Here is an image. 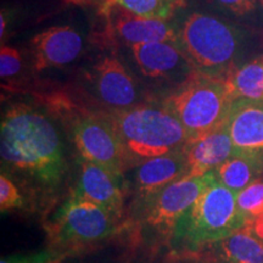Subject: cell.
Returning a JSON list of instances; mask_svg holds the SVG:
<instances>
[{
    "label": "cell",
    "mask_w": 263,
    "mask_h": 263,
    "mask_svg": "<svg viewBox=\"0 0 263 263\" xmlns=\"http://www.w3.org/2000/svg\"><path fill=\"white\" fill-rule=\"evenodd\" d=\"M236 205L251 224L263 213V178L256 179L244 190L236 194Z\"/></svg>",
    "instance_id": "obj_21"
},
{
    "label": "cell",
    "mask_w": 263,
    "mask_h": 263,
    "mask_svg": "<svg viewBox=\"0 0 263 263\" xmlns=\"http://www.w3.org/2000/svg\"><path fill=\"white\" fill-rule=\"evenodd\" d=\"M94 85L98 98L112 110H126L139 105L136 82L116 58H105L95 66Z\"/></svg>",
    "instance_id": "obj_12"
},
{
    "label": "cell",
    "mask_w": 263,
    "mask_h": 263,
    "mask_svg": "<svg viewBox=\"0 0 263 263\" xmlns=\"http://www.w3.org/2000/svg\"><path fill=\"white\" fill-rule=\"evenodd\" d=\"M213 2L232 14L242 16L254 11L257 0H213Z\"/></svg>",
    "instance_id": "obj_25"
},
{
    "label": "cell",
    "mask_w": 263,
    "mask_h": 263,
    "mask_svg": "<svg viewBox=\"0 0 263 263\" xmlns=\"http://www.w3.org/2000/svg\"><path fill=\"white\" fill-rule=\"evenodd\" d=\"M114 27L118 37L129 47L141 43L178 41L174 28L163 20L138 16L118 5Z\"/></svg>",
    "instance_id": "obj_16"
},
{
    "label": "cell",
    "mask_w": 263,
    "mask_h": 263,
    "mask_svg": "<svg viewBox=\"0 0 263 263\" xmlns=\"http://www.w3.org/2000/svg\"><path fill=\"white\" fill-rule=\"evenodd\" d=\"M188 173L184 147L164 155L151 157L138 164L134 172V189L140 201H147Z\"/></svg>",
    "instance_id": "obj_10"
},
{
    "label": "cell",
    "mask_w": 263,
    "mask_h": 263,
    "mask_svg": "<svg viewBox=\"0 0 263 263\" xmlns=\"http://www.w3.org/2000/svg\"><path fill=\"white\" fill-rule=\"evenodd\" d=\"M2 172L17 176L42 201L54 200L67 177V162L57 126L25 104L9 107L0 128Z\"/></svg>",
    "instance_id": "obj_1"
},
{
    "label": "cell",
    "mask_w": 263,
    "mask_h": 263,
    "mask_svg": "<svg viewBox=\"0 0 263 263\" xmlns=\"http://www.w3.org/2000/svg\"><path fill=\"white\" fill-rule=\"evenodd\" d=\"M72 194L121 216L124 201L123 174L82 159L78 182Z\"/></svg>",
    "instance_id": "obj_9"
},
{
    "label": "cell",
    "mask_w": 263,
    "mask_h": 263,
    "mask_svg": "<svg viewBox=\"0 0 263 263\" xmlns=\"http://www.w3.org/2000/svg\"><path fill=\"white\" fill-rule=\"evenodd\" d=\"M215 177V170L200 177H183L146 201L144 218L149 228L172 234L180 217L192 207Z\"/></svg>",
    "instance_id": "obj_8"
},
{
    "label": "cell",
    "mask_w": 263,
    "mask_h": 263,
    "mask_svg": "<svg viewBox=\"0 0 263 263\" xmlns=\"http://www.w3.org/2000/svg\"><path fill=\"white\" fill-rule=\"evenodd\" d=\"M252 233L263 242V213L250 224Z\"/></svg>",
    "instance_id": "obj_26"
},
{
    "label": "cell",
    "mask_w": 263,
    "mask_h": 263,
    "mask_svg": "<svg viewBox=\"0 0 263 263\" xmlns=\"http://www.w3.org/2000/svg\"><path fill=\"white\" fill-rule=\"evenodd\" d=\"M0 263H60V256L54 250H45L32 255L9 256L2 258Z\"/></svg>",
    "instance_id": "obj_24"
},
{
    "label": "cell",
    "mask_w": 263,
    "mask_h": 263,
    "mask_svg": "<svg viewBox=\"0 0 263 263\" xmlns=\"http://www.w3.org/2000/svg\"><path fill=\"white\" fill-rule=\"evenodd\" d=\"M82 48L80 33L70 26L49 28L32 39L33 68L39 72L70 64L78 58Z\"/></svg>",
    "instance_id": "obj_11"
},
{
    "label": "cell",
    "mask_w": 263,
    "mask_h": 263,
    "mask_svg": "<svg viewBox=\"0 0 263 263\" xmlns=\"http://www.w3.org/2000/svg\"><path fill=\"white\" fill-rule=\"evenodd\" d=\"M114 4L132 14L156 20H170L176 11L185 5V0H111Z\"/></svg>",
    "instance_id": "obj_20"
},
{
    "label": "cell",
    "mask_w": 263,
    "mask_h": 263,
    "mask_svg": "<svg viewBox=\"0 0 263 263\" xmlns=\"http://www.w3.org/2000/svg\"><path fill=\"white\" fill-rule=\"evenodd\" d=\"M71 133L82 159L120 174L133 166L117 132L105 115H80L72 122Z\"/></svg>",
    "instance_id": "obj_7"
},
{
    "label": "cell",
    "mask_w": 263,
    "mask_h": 263,
    "mask_svg": "<svg viewBox=\"0 0 263 263\" xmlns=\"http://www.w3.org/2000/svg\"><path fill=\"white\" fill-rule=\"evenodd\" d=\"M22 57L15 48L3 45L0 49V76L2 78L14 77L21 71Z\"/></svg>",
    "instance_id": "obj_23"
},
{
    "label": "cell",
    "mask_w": 263,
    "mask_h": 263,
    "mask_svg": "<svg viewBox=\"0 0 263 263\" xmlns=\"http://www.w3.org/2000/svg\"><path fill=\"white\" fill-rule=\"evenodd\" d=\"M235 100L228 78L194 71L163 104L179 118L190 143L221 127Z\"/></svg>",
    "instance_id": "obj_4"
},
{
    "label": "cell",
    "mask_w": 263,
    "mask_h": 263,
    "mask_svg": "<svg viewBox=\"0 0 263 263\" xmlns=\"http://www.w3.org/2000/svg\"><path fill=\"white\" fill-rule=\"evenodd\" d=\"M130 49L140 71L149 78H171L193 68L178 41L141 43Z\"/></svg>",
    "instance_id": "obj_15"
},
{
    "label": "cell",
    "mask_w": 263,
    "mask_h": 263,
    "mask_svg": "<svg viewBox=\"0 0 263 263\" xmlns=\"http://www.w3.org/2000/svg\"><path fill=\"white\" fill-rule=\"evenodd\" d=\"M236 205V194L215 177L174 226L171 244L179 255H196L207 246L249 226Z\"/></svg>",
    "instance_id": "obj_2"
},
{
    "label": "cell",
    "mask_w": 263,
    "mask_h": 263,
    "mask_svg": "<svg viewBox=\"0 0 263 263\" xmlns=\"http://www.w3.org/2000/svg\"><path fill=\"white\" fill-rule=\"evenodd\" d=\"M201 252L212 254L218 263H263V242L252 233L250 224L197 254Z\"/></svg>",
    "instance_id": "obj_17"
},
{
    "label": "cell",
    "mask_w": 263,
    "mask_h": 263,
    "mask_svg": "<svg viewBox=\"0 0 263 263\" xmlns=\"http://www.w3.org/2000/svg\"><path fill=\"white\" fill-rule=\"evenodd\" d=\"M217 178L226 188L238 194L261 178L263 173V154L235 151L226 162L215 170Z\"/></svg>",
    "instance_id": "obj_18"
},
{
    "label": "cell",
    "mask_w": 263,
    "mask_h": 263,
    "mask_svg": "<svg viewBox=\"0 0 263 263\" xmlns=\"http://www.w3.org/2000/svg\"><path fill=\"white\" fill-rule=\"evenodd\" d=\"M184 153L188 162L185 177L203 176L221 166L235 153L227 121L211 133L186 143Z\"/></svg>",
    "instance_id": "obj_14"
},
{
    "label": "cell",
    "mask_w": 263,
    "mask_h": 263,
    "mask_svg": "<svg viewBox=\"0 0 263 263\" xmlns=\"http://www.w3.org/2000/svg\"><path fill=\"white\" fill-rule=\"evenodd\" d=\"M121 216L74 194L59 207L48 228L51 244L73 249L97 244L114 235Z\"/></svg>",
    "instance_id": "obj_6"
},
{
    "label": "cell",
    "mask_w": 263,
    "mask_h": 263,
    "mask_svg": "<svg viewBox=\"0 0 263 263\" xmlns=\"http://www.w3.org/2000/svg\"><path fill=\"white\" fill-rule=\"evenodd\" d=\"M228 81L235 99L263 101V55L235 68Z\"/></svg>",
    "instance_id": "obj_19"
},
{
    "label": "cell",
    "mask_w": 263,
    "mask_h": 263,
    "mask_svg": "<svg viewBox=\"0 0 263 263\" xmlns=\"http://www.w3.org/2000/svg\"><path fill=\"white\" fill-rule=\"evenodd\" d=\"M112 124L132 164L179 150L188 136L176 114L166 105H137L105 115Z\"/></svg>",
    "instance_id": "obj_3"
},
{
    "label": "cell",
    "mask_w": 263,
    "mask_h": 263,
    "mask_svg": "<svg viewBox=\"0 0 263 263\" xmlns=\"http://www.w3.org/2000/svg\"><path fill=\"white\" fill-rule=\"evenodd\" d=\"M227 126L235 151L263 154V101L236 99Z\"/></svg>",
    "instance_id": "obj_13"
},
{
    "label": "cell",
    "mask_w": 263,
    "mask_h": 263,
    "mask_svg": "<svg viewBox=\"0 0 263 263\" xmlns=\"http://www.w3.org/2000/svg\"><path fill=\"white\" fill-rule=\"evenodd\" d=\"M178 43L194 71L212 77L228 78L236 68L239 32L213 16L190 15L180 28Z\"/></svg>",
    "instance_id": "obj_5"
},
{
    "label": "cell",
    "mask_w": 263,
    "mask_h": 263,
    "mask_svg": "<svg viewBox=\"0 0 263 263\" xmlns=\"http://www.w3.org/2000/svg\"><path fill=\"white\" fill-rule=\"evenodd\" d=\"M261 3H262V5H263V0H261Z\"/></svg>",
    "instance_id": "obj_27"
},
{
    "label": "cell",
    "mask_w": 263,
    "mask_h": 263,
    "mask_svg": "<svg viewBox=\"0 0 263 263\" xmlns=\"http://www.w3.org/2000/svg\"><path fill=\"white\" fill-rule=\"evenodd\" d=\"M25 206L24 194L8 173L0 176V209L2 212L22 209Z\"/></svg>",
    "instance_id": "obj_22"
}]
</instances>
